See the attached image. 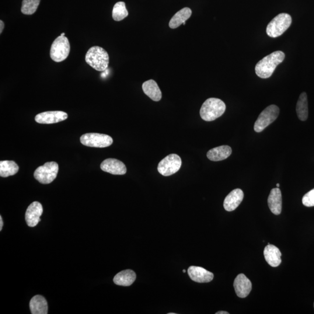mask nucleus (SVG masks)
<instances>
[{
  "mask_svg": "<svg viewBox=\"0 0 314 314\" xmlns=\"http://www.w3.org/2000/svg\"><path fill=\"white\" fill-rule=\"evenodd\" d=\"M264 255L265 260L272 267H277L282 263V254L278 247L268 244L265 247Z\"/></svg>",
  "mask_w": 314,
  "mask_h": 314,
  "instance_id": "17",
  "label": "nucleus"
},
{
  "mask_svg": "<svg viewBox=\"0 0 314 314\" xmlns=\"http://www.w3.org/2000/svg\"><path fill=\"white\" fill-rule=\"evenodd\" d=\"M296 113L300 120L305 121L308 118V100H307V95L305 92L300 94L298 103H297Z\"/></svg>",
  "mask_w": 314,
  "mask_h": 314,
  "instance_id": "23",
  "label": "nucleus"
},
{
  "mask_svg": "<svg viewBox=\"0 0 314 314\" xmlns=\"http://www.w3.org/2000/svg\"><path fill=\"white\" fill-rule=\"evenodd\" d=\"M136 275L134 271L127 270L118 273L114 278L115 284L119 286H129L134 284Z\"/></svg>",
  "mask_w": 314,
  "mask_h": 314,
  "instance_id": "21",
  "label": "nucleus"
},
{
  "mask_svg": "<svg viewBox=\"0 0 314 314\" xmlns=\"http://www.w3.org/2000/svg\"><path fill=\"white\" fill-rule=\"evenodd\" d=\"M292 22V17L288 13L279 14L268 24L267 33L271 37L280 36L291 25Z\"/></svg>",
  "mask_w": 314,
  "mask_h": 314,
  "instance_id": "4",
  "label": "nucleus"
},
{
  "mask_svg": "<svg viewBox=\"0 0 314 314\" xmlns=\"http://www.w3.org/2000/svg\"><path fill=\"white\" fill-rule=\"evenodd\" d=\"M71 46L67 37L58 36L52 43L50 50V57L56 62H61L68 58Z\"/></svg>",
  "mask_w": 314,
  "mask_h": 314,
  "instance_id": "5",
  "label": "nucleus"
},
{
  "mask_svg": "<svg viewBox=\"0 0 314 314\" xmlns=\"http://www.w3.org/2000/svg\"><path fill=\"white\" fill-rule=\"evenodd\" d=\"M43 206L37 201H34L28 207L25 213V220L29 227L36 226L40 221V216L43 214Z\"/></svg>",
  "mask_w": 314,
  "mask_h": 314,
  "instance_id": "11",
  "label": "nucleus"
},
{
  "mask_svg": "<svg viewBox=\"0 0 314 314\" xmlns=\"http://www.w3.org/2000/svg\"><path fill=\"white\" fill-rule=\"evenodd\" d=\"M19 170V166L13 160H2L0 162V176L6 177L13 176Z\"/></svg>",
  "mask_w": 314,
  "mask_h": 314,
  "instance_id": "24",
  "label": "nucleus"
},
{
  "mask_svg": "<svg viewBox=\"0 0 314 314\" xmlns=\"http://www.w3.org/2000/svg\"><path fill=\"white\" fill-rule=\"evenodd\" d=\"M191 10L189 8H184L178 11L175 15L170 19L169 26L171 29H176L179 27L181 24L186 22V21L189 19L191 15Z\"/></svg>",
  "mask_w": 314,
  "mask_h": 314,
  "instance_id": "22",
  "label": "nucleus"
},
{
  "mask_svg": "<svg viewBox=\"0 0 314 314\" xmlns=\"http://www.w3.org/2000/svg\"><path fill=\"white\" fill-rule=\"evenodd\" d=\"M68 117L67 114L61 111H47L38 114L35 117V121L38 124H52L64 121Z\"/></svg>",
  "mask_w": 314,
  "mask_h": 314,
  "instance_id": "10",
  "label": "nucleus"
},
{
  "mask_svg": "<svg viewBox=\"0 0 314 314\" xmlns=\"http://www.w3.org/2000/svg\"><path fill=\"white\" fill-rule=\"evenodd\" d=\"M85 61L87 64L97 71H104L109 65L108 52L102 47L94 46L87 52Z\"/></svg>",
  "mask_w": 314,
  "mask_h": 314,
  "instance_id": "2",
  "label": "nucleus"
},
{
  "mask_svg": "<svg viewBox=\"0 0 314 314\" xmlns=\"http://www.w3.org/2000/svg\"><path fill=\"white\" fill-rule=\"evenodd\" d=\"M187 272L191 280L197 283H208L214 279L212 272L200 267L191 266Z\"/></svg>",
  "mask_w": 314,
  "mask_h": 314,
  "instance_id": "14",
  "label": "nucleus"
},
{
  "mask_svg": "<svg viewBox=\"0 0 314 314\" xmlns=\"http://www.w3.org/2000/svg\"><path fill=\"white\" fill-rule=\"evenodd\" d=\"M233 286L237 296L240 298H246L252 289L251 281L243 274L237 276L234 281Z\"/></svg>",
  "mask_w": 314,
  "mask_h": 314,
  "instance_id": "13",
  "label": "nucleus"
},
{
  "mask_svg": "<svg viewBox=\"0 0 314 314\" xmlns=\"http://www.w3.org/2000/svg\"><path fill=\"white\" fill-rule=\"evenodd\" d=\"M58 170L59 166L57 162H48L43 166L37 167L34 171V177L40 183H51L57 177Z\"/></svg>",
  "mask_w": 314,
  "mask_h": 314,
  "instance_id": "6",
  "label": "nucleus"
},
{
  "mask_svg": "<svg viewBox=\"0 0 314 314\" xmlns=\"http://www.w3.org/2000/svg\"><path fill=\"white\" fill-rule=\"evenodd\" d=\"M181 159L176 154H171L160 160L158 171L164 176H169L176 173L180 168Z\"/></svg>",
  "mask_w": 314,
  "mask_h": 314,
  "instance_id": "9",
  "label": "nucleus"
},
{
  "mask_svg": "<svg viewBox=\"0 0 314 314\" xmlns=\"http://www.w3.org/2000/svg\"><path fill=\"white\" fill-rule=\"evenodd\" d=\"M101 169L104 172L117 175H122L127 173V167L121 160L114 158H108L101 164Z\"/></svg>",
  "mask_w": 314,
  "mask_h": 314,
  "instance_id": "12",
  "label": "nucleus"
},
{
  "mask_svg": "<svg viewBox=\"0 0 314 314\" xmlns=\"http://www.w3.org/2000/svg\"><path fill=\"white\" fill-rule=\"evenodd\" d=\"M4 23H3L2 20H0V33H2V31L3 30V28H4Z\"/></svg>",
  "mask_w": 314,
  "mask_h": 314,
  "instance_id": "28",
  "label": "nucleus"
},
{
  "mask_svg": "<svg viewBox=\"0 0 314 314\" xmlns=\"http://www.w3.org/2000/svg\"><path fill=\"white\" fill-rule=\"evenodd\" d=\"M128 15L129 12L124 2L120 1L115 3L113 10V18L114 20L121 21Z\"/></svg>",
  "mask_w": 314,
  "mask_h": 314,
  "instance_id": "25",
  "label": "nucleus"
},
{
  "mask_svg": "<svg viewBox=\"0 0 314 314\" xmlns=\"http://www.w3.org/2000/svg\"><path fill=\"white\" fill-rule=\"evenodd\" d=\"M232 149L228 146H221L209 150L207 158L212 161H219L228 158L231 155Z\"/></svg>",
  "mask_w": 314,
  "mask_h": 314,
  "instance_id": "18",
  "label": "nucleus"
},
{
  "mask_svg": "<svg viewBox=\"0 0 314 314\" xmlns=\"http://www.w3.org/2000/svg\"><path fill=\"white\" fill-rule=\"evenodd\" d=\"M285 57L284 52L281 51H275L266 56L257 63L255 68L257 75L263 79L270 78L277 66L284 61Z\"/></svg>",
  "mask_w": 314,
  "mask_h": 314,
  "instance_id": "1",
  "label": "nucleus"
},
{
  "mask_svg": "<svg viewBox=\"0 0 314 314\" xmlns=\"http://www.w3.org/2000/svg\"><path fill=\"white\" fill-rule=\"evenodd\" d=\"M80 142L90 148H104L113 144V139L107 135L90 133L82 135L80 137Z\"/></svg>",
  "mask_w": 314,
  "mask_h": 314,
  "instance_id": "8",
  "label": "nucleus"
},
{
  "mask_svg": "<svg viewBox=\"0 0 314 314\" xmlns=\"http://www.w3.org/2000/svg\"><path fill=\"white\" fill-rule=\"evenodd\" d=\"M29 306L31 313L32 314H48L47 302L43 296H34L30 300Z\"/></svg>",
  "mask_w": 314,
  "mask_h": 314,
  "instance_id": "20",
  "label": "nucleus"
},
{
  "mask_svg": "<svg viewBox=\"0 0 314 314\" xmlns=\"http://www.w3.org/2000/svg\"><path fill=\"white\" fill-rule=\"evenodd\" d=\"M40 0H23L21 12L24 15H32L39 5Z\"/></svg>",
  "mask_w": 314,
  "mask_h": 314,
  "instance_id": "26",
  "label": "nucleus"
},
{
  "mask_svg": "<svg viewBox=\"0 0 314 314\" xmlns=\"http://www.w3.org/2000/svg\"><path fill=\"white\" fill-rule=\"evenodd\" d=\"M61 36H65V33H62L61 34Z\"/></svg>",
  "mask_w": 314,
  "mask_h": 314,
  "instance_id": "31",
  "label": "nucleus"
},
{
  "mask_svg": "<svg viewBox=\"0 0 314 314\" xmlns=\"http://www.w3.org/2000/svg\"><path fill=\"white\" fill-rule=\"evenodd\" d=\"M243 198V191L240 188H236L227 195L223 202V207L227 211H234L239 207Z\"/></svg>",
  "mask_w": 314,
  "mask_h": 314,
  "instance_id": "15",
  "label": "nucleus"
},
{
  "mask_svg": "<svg viewBox=\"0 0 314 314\" xmlns=\"http://www.w3.org/2000/svg\"><path fill=\"white\" fill-rule=\"evenodd\" d=\"M226 110V105L221 100L210 98L205 101L200 109V116L205 121H213L221 117Z\"/></svg>",
  "mask_w": 314,
  "mask_h": 314,
  "instance_id": "3",
  "label": "nucleus"
},
{
  "mask_svg": "<svg viewBox=\"0 0 314 314\" xmlns=\"http://www.w3.org/2000/svg\"><path fill=\"white\" fill-rule=\"evenodd\" d=\"M304 205L306 207H311L314 206V188L306 193L302 199Z\"/></svg>",
  "mask_w": 314,
  "mask_h": 314,
  "instance_id": "27",
  "label": "nucleus"
},
{
  "mask_svg": "<svg viewBox=\"0 0 314 314\" xmlns=\"http://www.w3.org/2000/svg\"><path fill=\"white\" fill-rule=\"evenodd\" d=\"M168 314H176L175 313H168Z\"/></svg>",
  "mask_w": 314,
  "mask_h": 314,
  "instance_id": "34",
  "label": "nucleus"
},
{
  "mask_svg": "<svg viewBox=\"0 0 314 314\" xmlns=\"http://www.w3.org/2000/svg\"><path fill=\"white\" fill-rule=\"evenodd\" d=\"M277 186L278 187H279V186H280V184H279V183H277Z\"/></svg>",
  "mask_w": 314,
  "mask_h": 314,
  "instance_id": "32",
  "label": "nucleus"
},
{
  "mask_svg": "<svg viewBox=\"0 0 314 314\" xmlns=\"http://www.w3.org/2000/svg\"><path fill=\"white\" fill-rule=\"evenodd\" d=\"M2 226H3V221H2V216H0V230H2Z\"/></svg>",
  "mask_w": 314,
  "mask_h": 314,
  "instance_id": "29",
  "label": "nucleus"
},
{
  "mask_svg": "<svg viewBox=\"0 0 314 314\" xmlns=\"http://www.w3.org/2000/svg\"><path fill=\"white\" fill-rule=\"evenodd\" d=\"M183 272H184V273H185V272H186V270H183Z\"/></svg>",
  "mask_w": 314,
  "mask_h": 314,
  "instance_id": "33",
  "label": "nucleus"
},
{
  "mask_svg": "<svg viewBox=\"0 0 314 314\" xmlns=\"http://www.w3.org/2000/svg\"><path fill=\"white\" fill-rule=\"evenodd\" d=\"M143 92L150 99L155 101H159L162 99V93L156 82L149 80L143 84Z\"/></svg>",
  "mask_w": 314,
  "mask_h": 314,
  "instance_id": "19",
  "label": "nucleus"
},
{
  "mask_svg": "<svg viewBox=\"0 0 314 314\" xmlns=\"http://www.w3.org/2000/svg\"><path fill=\"white\" fill-rule=\"evenodd\" d=\"M279 114V108L275 105H271L262 112L255 122L254 129L257 133L263 131L269 125L277 120Z\"/></svg>",
  "mask_w": 314,
  "mask_h": 314,
  "instance_id": "7",
  "label": "nucleus"
},
{
  "mask_svg": "<svg viewBox=\"0 0 314 314\" xmlns=\"http://www.w3.org/2000/svg\"><path fill=\"white\" fill-rule=\"evenodd\" d=\"M216 314H229V313L226 312H218L215 313Z\"/></svg>",
  "mask_w": 314,
  "mask_h": 314,
  "instance_id": "30",
  "label": "nucleus"
},
{
  "mask_svg": "<svg viewBox=\"0 0 314 314\" xmlns=\"http://www.w3.org/2000/svg\"><path fill=\"white\" fill-rule=\"evenodd\" d=\"M268 207L275 215L281 214L282 208L281 191L279 188L272 189L268 198Z\"/></svg>",
  "mask_w": 314,
  "mask_h": 314,
  "instance_id": "16",
  "label": "nucleus"
}]
</instances>
